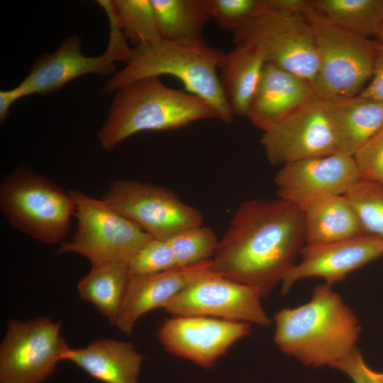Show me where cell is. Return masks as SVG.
Masks as SVG:
<instances>
[{"mask_svg": "<svg viewBox=\"0 0 383 383\" xmlns=\"http://www.w3.org/2000/svg\"><path fill=\"white\" fill-rule=\"evenodd\" d=\"M103 199L155 239L167 240L184 229L203 225L204 218L198 209L161 186L115 180Z\"/></svg>", "mask_w": 383, "mask_h": 383, "instance_id": "8fae6325", "label": "cell"}, {"mask_svg": "<svg viewBox=\"0 0 383 383\" xmlns=\"http://www.w3.org/2000/svg\"><path fill=\"white\" fill-rule=\"evenodd\" d=\"M0 209L12 226L53 245L61 243L67 235L75 204L70 192L50 179L18 167L1 181Z\"/></svg>", "mask_w": 383, "mask_h": 383, "instance_id": "5b68a950", "label": "cell"}, {"mask_svg": "<svg viewBox=\"0 0 383 383\" xmlns=\"http://www.w3.org/2000/svg\"><path fill=\"white\" fill-rule=\"evenodd\" d=\"M111 4L126 38L135 48L162 39L150 0H112Z\"/></svg>", "mask_w": 383, "mask_h": 383, "instance_id": "484cf974", "label": "cell"}, {"mask_svg": "<svg viewBox=\"0 0 383 383\" xmlns=\"http://www.w3.org/2000/svg\"><path fill=\"white\" fill-rule=\"evenodd\" d=\"M338 152L353 155L383 127V104L360 95L323 100Z\"/></svg>", "mask_w": 383, "mask_h": 383, "instance_id": "d6986e66", "label": "cell"}, {"mask_svg": "<svg viewBox=\"0 0 383 383\" xmlns=\"http://www.w3.org/2000/svg\"><path fill=\"white\" fill-rule=\"evenodd\" d=\"M143 359L133 344L106 338L82 348L68 346L62 355L104 383H138Z\"/></svg>", "mask_w": 383, "mask_h": 383, "instance_id": "ffe728a7", "label": "cell"}, {"mask_svg": "<svg viewBox=\"0 0 383 383\" xmlns=\"http://www.w3.org/2000/svg\"><path fill=\"white\" fill-rule=\"evenodd\" d=\"M223 52L204 40L158 42L132 48L126 65L107 81L104 92L117 91L140 79L170 75L177 78L187 92L210 104L220 120L231 123L233 113L223 92L218 69Z\"/></svg>", "mask_w": 383, "mask_h": 383, "instance_id": "277c9868", "label": "cell"}, {"mask_svg": "<svg viewBox=\"0 0 383 383\" xmlns=\"http://www.w3.org/2000/svg\"><path fill=\"white\" fill-rule=\"evenodd\" d=\"M62 323L49 318L11 319L0 345V383H43L68 347Z\"/></svg>", "mask_w": 383, "mask_h": 383, "instance_id": "30bf717a", "label": "cell"}, {"mask_svg": "<svg viewBox=\"0 0 383 383\" xmlns=\"http://www.w3.org/2000/svg\"><path fill=\"white\" fill-rule=\"evenodd\" d=\"M332 367L346 374L353 383H383V372L370 367L357 347Z\"/></svg>", "mask_w": 383, "mask_h": 383, "instance_id": "1f68e13d", "label": "cell"}, {"mask_svg": "<svg viewBox=\"0 0 383 383\" xmlns=\"http://www.w3.org/2000/svg\"><path fill=\"white\" fill-rule=\"evenodd\" d=\"M167 241L173 250L177 267L212 259L218 243L213 230L203 225L184 229Z\"/></svg>", "mask_w": 383, "mask_h": 383, "instance_id": "83f0119b", "label": "cell"}, {"mask_svg": "<svg viewBox=\"0 0 383 383\" xmlns=\"http://www.w3.org/2000/svg\"><path fill=\"white\" fill-rule=\"evenodd\" d=\"M105 11L109 23V40L106 51L99 56L87 57L80 50L77 35L66 38L52 53L39 56L27 77L17 86L22 97L60 91L70 81L89 74L107 76L116 72V62H126L132 48L113 13L111 1H97Z\"/></svg>", "mask_w": 383, "mask_h": 383, "instance_id": "ba28073f", "label": "cell"}, {"mask_svg": "<svg viewBox=\"0 0 383 383\" xmlns=\"http://www.w3.org/2000/svg\"><path fill=\"white\" fill-rule=\"evenodd\" d=\"M250 332L251 324L246 322L200 316H172L162 323L157 336L168 353L209 368Z\"/></svg>", "mask_w": 383, "mask_h": 383, "instance_id": "4fadbf2b", "label": "cell"}, {"mask_svg": "<svg viewBox=\"0 0 383 383\" xmlns=\"http://www.w3.org/2000/svg\"><path fill=\"white\" fill-rule=\"evenodd\" d=\"M361 179L353 157L335 152L286 164L274 182L278 197L303 211L319 199L345 194Z\"/></svg>", "mask_w": 383, "mask_h": 383, "instance_id": "9a60e30c", "label": "cell"}, {"mask_svg": "<svg viewBox=\"0 0 383 383\" xmlns=\"http://www.w3.org/2000/svg\"><path fill=\"white\" fill-rule=\"evenodd\" d=\"M128 277V266L123 264L94 266L79 282L77 290L82 299L91 303L111 324L115 325Z\"/></svg>", "mask_w": 383, "mask_h": 383, "instance_id": "cb8c5ba5", "label": "cell"}, {"mask_svg": "<svg viewBox=\"0 0 383 383\" xmlns=\"http://www.w3.org/2000/svg\"><path fill=\"white\" fill-rule=\"evenodd\" d=\"M305 17L313 30L318 59L311 84L316 96L331 100L360 94L372 76L374 41L331 23L313 9Z\"/></svg>", "mask_w": 383, "mask_h": 383, "instance_id": "8992f818", "label": "cell"}, {"mask_svg": "<svg viewBox=\"0 0 383 383\" xmlns=\"http://www.w3.org/2000/svg\"><path fill=\"white\" fill-rule=\"evenodd\" d=\"M211 18L231 33L256 15L260 0H210Z\"/></svg>", "mask_w": 383, "mask_h": 383, "instance_id": "f546056e", "label": "cell"}, {"mask_svg": "<svg viewBox=\"0 0 383 383\" xmlns=\"http://www.w3.org/2000/svg\"><path fill=\"white\" fill-rule=\"evenodd\" d=\"M362 179L383 184V127L354 155Z\"/></svg>", "mask_w": 383, "mask_h": 383, "instance_id": "4dcf8cb0", "label": "cell"}, {"mask_svg": "<svg viewBox=\"0 0 383 383\" xmlns=\"http://www.w3.org/2000/svg\"><path fill=\"white\" fill-rule=\"evenodd\" d=\"M375 61L370 82L359 95L383 104V45L374 41Z\"/></svg>", "mask_w": 383, "mask_h": 383, "instance_id": "d6a6232c", "label": "cell"}, {"mask_svg": "<svg viewBox=\"0 0 383 383\" xmlns=\"http://www.w3.org/2000/svg\"><path fill=\"white\" fill-rule=\"evenodd\" d=\"M22 98L18 87L9 90L0 91V122L3 123L9 116V111L13 104Z\"/></svg>", "mask_w": 383, "mask_h": 383, "instance_id": "e575fe53", "label": "cell"}, {"mask_svg": "<svg viewBox=\"0 0 383 383\" xmlns=\"http://www.w3.org/2000/svg\"><path fill=\"white\" fill-rule=\"evenodd\" d=\"M305 243L303 211L286 200L242 202L213 256L216 273L257 289L262 297L282 281Z\"/></svg>", "mask_w": 383, "mask_h": 383, "instance_id": "6da1fadb", "label": "cell"}, {"mask_svg": "<svg viewBox=\"0 0 383 383\" xmlns=\"http://www.w3.org/2000/svg\"><path fill=\"white\" fill-rule=\"evenodd\" d=\"M265 64L262 52L248 43L235 44L231 51L223 54L218 77L233 115L245 116Z\"/></svg>", "mask_w": 383, "mask_h": 383, "instance_id": "44dd1931", "label": "cell"}, {"mask_svg": "<svg viewBox=\"0 0 383 383\" xmlns=\"http://www.w3.org/2000/svg\"><path fill=\"white\" fill-rule=\"evenodd\" d=\"M262 6L272 11L305 16L313 9V0H260Z\"/></svg>", "mask_w": 383, "mask_h": 383, "instance_id": "836d02e7", "label": "cell"}, {"mask_svg": "<svg viewBox=\"0 0 383 383\" xmlns=\"http://www.w3.org/2000/svg\"><path fill=\"white\" fill-rule=\"evenodd\" d=\"M315 96L308 81L277 65L266 63L245 117L264 133Z\"/></svg>", "mask_w": 383, "mask_h": 383, "instance_id": "ac0fdd59", "label": "cell"}, {"mask_svg": "<svg viewBox=\"0 0 383 383\" xmlns=\"http://www.w3.org/2000/svg\"><path fill=\"white\" fill-rule=\"evenodd\" d=\"M300 255V262L295 264L282 281V294L304 278L320 277L330 285L343 280L351 272L383 255V238L364 234L336 242L306 244Z\"/></svg>", "mask_w": 383, "mask_h": 383, "instance_id": "2e32d148", "label": "cell"}, {"mask_svg": "<svg viewBox=\"0 0 383 383\" xmlns=\"http://www.w3.org/2000/svg\"><path fill=\"white\" fill-rule=\"evenodd\" d=\"M162 38L177 42L203 40L211 18L210 0H150Z\"/></svg>", "mask_w": 383, "mask_h": 383, "instance_id": "603a6c76", "label": "cell"}, {"mask_svg": "<svg viewBox=\"0 0 383 383\" xmlns=\"http://www.w3.org/2000/svg\"><path fill=\"white\" fill-rule=\"evenodd\" d=\"M177 266L173 250L165 240L152 238L133 257L128 265L130 274H150Z\"/></svg>", "mask_w": 383, "mask_h": 383, "instance_id": "f1b7e54d", "label": "cell"}, {"mask_svg": "<svg viewBox=\"0 0 383 383\" xmlns=\"http://www.w3.org/2000/svg\"><path fill=\"white\" fill-rule=\"evenodd\" d=\"M260 292L213 270L189 284L163 309L172 316H200L267 326Z\"/></svg>", "mask_w": 383, "mask_h": 383, "instance_id": "7c38bea8", "label": "cell"}, {"mask_svg": "<svg viewBox=\"0 0 383 383\" xmlns=\"http://www.w3.org/2000/svg\"><path fill=\"white\" fill-rule=\"evenodd\" d=\"M313 9L356 35L376 37L383 23V0H313Z\"/></svg>", "mask_w": 383, "mask_h": 383, "instance_id": "d4e9b609", "label": "cell"}, {"mask_svg": "<svg viewBox=\"0 0 383 383\" xmlns=\"http://www.w3.org/2000/svg\"><path fill=\"white\" fill-rule=\"evenodd\" d=\"M306 244H322L366 234L346 196L319 199L303 210Z\"/></svg>", "mask_w": 383, "mask_h": 383, "instance_id": "7402d4cb", "label": "cell"}, {"mask_svg": "<svg viewBox=\"0 0 383 383\" xmlns=\"http://www.w3.org/2000/svg\"><path fill=\"white\" fill-rule=\"evenodd\" d=\"M261 143L273 165L338 152L322 101L317 96L264 132Z\"/></svg>", "mask_w": 383, "mask_h": 383, "instance_id": "5bb4252c", "label": "cell"}, {"mask_svg": "<svg viewBox=\"0 0 383 383\" xmlns=\"http://www.w3.org/2000/svg\"><path fill=\"white\" fill-rule=\"evenodd\" d=\"M69 192L75 204L77 229L70 240L61 243L58 253L80 254L91 267L110 263L128 266L140 249L153 238L103 199L92 198L78 190Z\"/></svg>", "mask_w": 383, "mask_h": 383, "instance_id": "52a82bcc", "label": "cell"}, {"mask_svg": "<svg viewBox=\"0 0 383 383\" xmlns=\"http://www.w3.org/2000/svg\"><path fill=\"white\" fill-rule=\"evenodd\" d=\"M212 260L150 274H130L115 325L131 335L140 318L163 308L194 281L212 271Z\"/></svg>", "mask_w": 383, "mask_h": 383, "instance_id": "e0dca14e", "label": "cell"}, {"mask_svg": "<svg viewBox=\"0 0 383 383\" xmlns=\"http://www.w3.org/2000/svg\"><path fill=\"white\" fill-rule=\"evenodd\" d=\"M274 321V341L281 351L314 367H332L344 357L361 331L355 314L326 283L306 304L277 312Z\"/></svg>", "mask_w": 383, "mask_h": 383, "instance_id": "7a4b0ae2", "label": "cell"}, {"mask_svg": "<svg viewBox=\"0 0 383 383\" xmlns=\"http://www.w3.org/2000/svg\"><path fill=\"white\" fill-rule=\"evenodd\" d=\"M204 119L220 120L210 104L166 86L160 77H146L116 91L97 137L104 149L111 150L137 133L178 129Z\"/></svg>", "mask_w": 383, "mask_h": 383, "instance_id": "3957f363", "label": "cell"}, {"mask_svg": "<svg viewBox=\"0 0 383 383\" xmlns=\"http://www.w3.org/2000/svg\"><path fill=\"white\" fill-rule=\"evenodd\" d=\"M261 4V1H260ZM235 44L248 43L271 63L312 84L318 67L313 30L305 16L265 9L231 33Z\"/></svg>", "mask_w": 383, "mask_h": 383, "instance_id": "9c48e42d", "label": "cell"}, {"mask_svg": "<svg viewBox=\"0 0 383 383\" xmlns=\"http://www.w3.org/2000/svg\"><path fill=\"white\" fill-rule=\"evenodd\" d=\"M344 195L365 233L383 238V184L361 179Z\"/></svg>", "mask_w": 383, "mask_h": 383, "instance_id": "4316f807", "label": "cell"}, {"mask_svg": "<svg viewBox=\"0 0 383 383\" xmlns=\"http://www.w3.org/2000/svg\"><path fill=\"white\" fill-rule=\"evenodd\" d=\"M376 38H377V41H378L379 43H381L383 45V23L379 29V31L376 35Z\"/></svg>", "mask_w": 383, "mask_h": 383, "instance_id": "d590c367", "label": "cell"}]
</instances>
